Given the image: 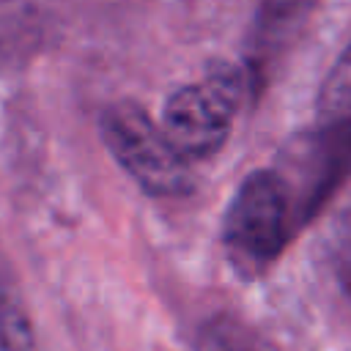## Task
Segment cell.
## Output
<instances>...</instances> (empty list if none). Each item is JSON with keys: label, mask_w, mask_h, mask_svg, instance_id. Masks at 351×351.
<instances>
[{"label": "cell", "mask_w": 351, "mask_h": 351, "mask_svg": "<svg viewBox=\"0 0 351 351\" xmlns=\"http://www.w3.org/2000/svg\"><path fill=\"white\" fill-rule=\"evenodd\" d=\"M318 129L351 143V44L335 60L318 90Z\"/></svg>", "instance_id": "obj_5"}, {"label": "cell", "mask_w": 351, "mask_h": 351, "mask_svg": "<svg viewBox=\"0 0 351 351\" xmlns=\"http://www.w3.org/2000/svg\"><path fill=\"white\" fill-rule=\"evenodd\" d=\"M244 74L230 63H214L197 82L176 88L162 107V132L189 162L214 156L230 134L233 115L241 110Z\"/></svg>", "instance_id": "obj_2"}, {"label": "cell", "mask_w": 351, "mask_h": 351, "mask_svg": "<svg viewBox=\"0 0 351 351\" xmlns=\"http://www.w3.org/2000/svg\"><path fill=\"white\" fill-rule=\"evenodd\" d=\"M47 16L27 0H0V74L19 71L47 44Z\"/></svg>", "instance_id": "obj_4"}, {"label": "cell", "mask_w": 351, "mask_h": 351, "mask_svg": "<svg viewBox=\"0 0 351 351\" xmlns=\"http://www.w3.org/2000/svg\"><path fill=\"white\" fill-rule=\"evenodd\" d=\"M296 225L291 195L277 170L250 173L233 192L222 219V247L241 277L263 274L285 250Z\"/></svg>", "instance_id": "obj_1"}, {"label": "cell", "mask_w": 351, "mask_h": 351, "mask_svg": "<svg viewBox=\"0 0 351 351\" xmlns=\"http://www.w3.org/2000/svg\"><path fill=\"white\" fill-rule=\"evenodd\" d=\"M0 351H38L30 310L5 266H0Z\"/></svg>", "instance_id": "obj_6"}, {"label": "cell", "mask_w": 351, "mask_h": 351, "mask_svg": "<svg viewBox=\"0 0 351 351\" xmlns=\"http://www.w3.org/2000/svg\"><path fill=\"white\" fill-rule=\"evenodd\" d=\"M99 132L112 159L156 197L184 195L192 184L189 162L170 145L162 126L137 104L115 101L99 118Z\"/></svg>", "instance_id": "obj_3"}, {"label": "cell", "mask_w": 351, "mask_h": 351, "mask_svg": "<svg viewBox=\"0 0 351 351\" xmlns=\"http://www.w3.org/2000/svg\"><path fill=\"white\" fill-rule=\"evenodd\" d=\"M200 351H271L269 343L244 321L217 315L200 329Z\"/></svg>", "instance_id": "obj_7"}]
</instances>
